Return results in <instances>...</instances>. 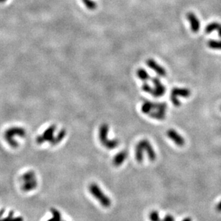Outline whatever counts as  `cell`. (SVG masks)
<instances>
[{
    "instance_id": "5bb4252c",
    "label": "cell",
    "mask_w": 221,
    "mask_h": 221,
    "mask_svg": "<svg viewBox=\"0 0 221 221\" xmlns=\"http://www.w3.org/2000/svg\"><path fill=\"white\" fill-rule=\"evenodd\" d=\"M220 26L221 24L218 23V22H211V23L208 24V25L206 26L205 32L207 34H210V33H213L214 31H218Z\"/></svg>"
},
{
    "instance_id": "4316f807",
    "label": "cell",
    "mask_w": 221,
    "mask_h": 221,
    "mask_svg": "<svg viewBox=\"0 0 221 221\" xmlns=\"http://www.w3.org/2000/svg\"><path fill=\"white\" fill-rule=\"evenodd\" d=\"M183 221H192V219L190 218H185L183 219Z\"/></svg>"
},
{
    "instance_id": "8fae6325",
    "label": "cell",
    "mask_w": 221,
    "mask_h": 221,
    "mask_svg": "<svg viewBox=\"0 0 221 221\" xmlns=\"http://www.w3.org/2000/svg\"><path fill=\"white\" fill-rule=\"evenodd\" d=\"M128 154L127 151H122L120 152L117 154L112 160L113 165L115 167H119L122 165L123 162L127 158Z\"/></svg>"
},
{
    "instance_id": "d4e9b609",
    "label": "cell",
    "mask_w": 221,
    "mask_h": 221,
    "mask_svg": "<svg viewBox=\"0 0 221 221\" xmlns=\"http://www.w3.org/2000/svg\"><path fill=\"white\" fill-rule=\"evenodd\" d=\"M215 208H216V210L218 211V212H221V200L219 202L218 205H216V207H215Z\"/></svg>"
},
{
    "instance_id": "30bf717a",
    "label": "cell",
    "mask_w": 221,
    "mask_h": 221,
    "mask_svg": "<svg viewBox=\"0 0 221 221\" xmlns=\"http://www.w3.org/2000/svg\"><path fill=\"white\" fill-rule=\"evenodd\" d=\"M191 95L190 89H185V88H174L172 89L170 95L178 98L179 96L183 98H188Z\"/></svg>"
},
{
    "instance_id": "3957f363",
    "label": "cell",
    "mask_w": 221,
    "mask_h": 221,
    "mask_svg": "<svg viewBox=\"0 0 221 221\" xmlns=\"http://www.w3.org/2000/svg\"><path fill=\"white\" fill-rule=\"evenodd\" d=\"M19 136V137H22V136L24 137L25 136V132L22 129L14 128L9 129L4 134V139L9 144V145L13 148L18 147L17 144H16L15 142L14 141V136Z\"/></svg>"
},
{
    "instance_id": "5b68a950",
    "label": "cell",
    "mask_w": 221,
    "mask_h": 221,
    "mask_svg": "<svg viewBox=\"0 0 221 221\" xmlns=\"http://www.w3.org/2000/svg\"><path fill=\"white\" fill-rule=\"evenodd\" d=\"M167 136L170 139H171L172 142L175 144L178 147H183L185 144V140L181 134L178 132H176L174 129H169L167 132Z\"/></svg>"
},
{
    "instance_id": "7a4b0ae2",
    "label": "cell",
    "mask_w": 221,
    "mask_h": 221,
    "mask_svg": "<svg viewBox=\"0 0 221 221\" xmlns=\"http://www.w3.org/2000/svg\"><path fill=\"white\" fill-rule=\"evenodd\" d=\"M167 104L165 103H153V108L148 114L150 117L157 120H163L166 115Z\"/></svg>"
},
{
    "instance_id": "6da1fadb",
    "label": "cell",
    "mask_w": 221,
    "mask_h": 221,
    "mask_svg": "<svg viewBox=\"0 0 221 221\" xmlns=\"http://www.w3.org/2000/svg\"><path fill=\"white\" fill-rule=\"evenodd\" d=\"M89 192L96 200H97L100 205L104 207H110L112 203L110 198L105 194V192L97 183L92 182L89 185Z\"/></svg>"
},
{
    "instance_id": "83f0119b",
    "label": "cell",
    "mask_w": 221,
    "mask_h": 221,
    "mask_svg": "<svg viewBox=\"0 0 221 221\" xmlns=\"http://www.w3.org/2000/svg\"><path fill=\"white\" fill-rule=\"evenodd\" d=\"M4 2H6V0H0V3Z\"/></svg>"
},
{
    "instance_id": "7c38bea8",
    "label": "cell",
    "mask_w": 221,
    "mask_h": 221,
    "mask_svg": "<svg viewBox=\"0 0 221 221\" xmlns=\"http://www.w3.org/2000/svg\"><path fill=\"white\" fill-rule=\"evenodd\" d=\"M37 179H31V180L24 182L23 185H22V190L24 192H30L35 190L37 187Z\"/></svg>"
},
{
    "instance_id": "2e32d148",
    "label": "cell",
    "mask_w": 221,
    "mask_h": 221,
    "mask_svg": "<svg viewBox=\"0 0 221 221\" xmlns=\"http://www.w3.org/2000/svg\"><path fill=\"white\" fill-rule=\"evenodd\" d=\"M152 108H153V102L149 101H145L142 106H141V110L145 114H149L151 112Z\"/></svg>"
},
{
    "instance_id": "ba28073f",
    "label": "cell",
    "mask_w": 221,
    "mask_h": 221,
    "mask_svg": "<svg viewBox=\"0 0 221 221\" xmlns=\"http://www.w3.org/2000/svg\"><path fill=\"white\" fill-rule=\"evenodd\" d=\"M140 142L141 145L142 146V147H143L144 151L148 154L149 160L151 161V162H154V161L156 160L157 155H156L155 151L154 150L153 146L151 145L150 142L147 139H142Z\"/></svg>"
},
{
    "instance_id": "52a82bcc",
    "label": "cell",
    "mask_w": 221,
    "mask_h": 221,
    "mask_svg": "<svg viewBox=\"0 0 221 221\" xmlns=\"http://www.w3.org/2000/svg\"><path fill=\"white\" fill-rule=\"evenodd\" d=\"M147 65L150 68H151L152 70L157 73L158 76L161 77H166L167 76V72L165 70V69L163 67L161 66L160 65H159L158 63L156 62L155 60L150 58L146 61Z\"/></svg>"
},
{
    "instance_id": "603a6c76",
    "label": "cell",
    "mask_w": 221,
    "mask_h": 221,
    "mask_svg": "<svg viewBox=\"0 0 221 221\" xmlns=\"http://www.w3.org/2000/svg\"><path fill=\"white\" fill-rule=\"evenodd\" d=\"M83 2H84L85 5H86L87 8L89 9H93L95 8V2H92V0H83Z\"/></svg>"
},
{
    "instance_id": "4fadbf2b",
    "label": "cell",
    "mask_w": 221,
    "mask_h": 221,
    "mask_svg": "<svg viewBox=\"0 0 221 221\" xmlns=\"http://www.w3.org/2000/svg\"><path fill=\"white\" fill-rule=\"evenodd\" d=\"M144 149L142 147V145H141L140 142H139L137 144L136 147H135V159L139 163H141L143 161L144 159Z\"/></svg>"
},
{
    "instance_id": "9c48e42d",
    "label": "cell",
    "mask_w": 221,
    "mask_h": 221,
    "mask_svg": "<svg viewBox=\"0 0 221 221\" xmlns=\"http://www.w3.org/2000/svg\"><path fill=\"white\" fill-rule=\"evenodd\" d=\"M187 19L190 22V28L193 33H198L200 29V22L196 14L193 12H188L187 14Z\"/></svg>"
},
{
    "instance_id": "ac0fdd59",
    "label": "cell",
    "mask_w": 221,
    "mask_h": 221,
    "mask_svg": "<svg viewBox=\"0 0 221 221\" xmlns=\"http://www.w3.org/2000/svg\"><path fill=\"white\" fill-rule=\"evenodd\" d=\"M52 217L47 221H62V215L58 210L56 208H52L50 210Z\"/></svg>"
},
{
    "instance_id": "1f68e13d",
    "label": "cell",
    "mask_w": 221,
    "mask_h": 221,
    "mask_svg": "<svg viewBox=\"0 0 221 221\" xmlns=\"http://www.w3.org/2000/svg\"><path fill=\"white\" fill-rule=\"evenodd\" d=\"M160 221H163V220H160Z\"/></svg>"
},
{
    "instance_id": "f1b7e54d",
    "label": "cell",
    "mask_w": 221,
    "mask_h": 221,
    "mask_svg": "<svg viewBox=\"0 0 221 221\" xmlns=\"http://www.w3.org/2000/svg\"><path fill=\"white\" fill-rule=\"evenodd\" d=\"M0 221H3V220H1V219H0Z\"/></svg>"
},
{
    "instance_id": "484cf974",
    "label": "cell",
    "mask_w": 221,
    "mask_h": 221,
    "mask_svg": "<svg viewBox=\"0 0 221 221\" xmlns=\"http://www.w3.org/2000/svg\"><path fill=\"white\" fill-rule=\"evenodd\" d=\"M218 36L220 37L221 38V26L220 27V28H219V30H218Z\"/></svg>"
},
{
    "instance_id": "7402d4cb",
    "label": "cell",
    "mask_w": 221,
    "mask_h": 221,
    "mask_svg": "<svg viewBox=\"0 0 221 221\" xmlns=\"http://www.w3.org/2000/svg\"><path fill=\"white\" fill-rule=\"evenodd\" d=\"M142 89L143 90V91H145V93H150V94H153V88H152L149 84L147 83L146 82H145L143 85L142 86Z\"/></svg>"
},
{
    "instance_id": "277c9868",
    "label": "cell",
    "mask_w": 221,
    "mask_h": 221,
    "mask_svg": "<svg viewBox=\"0 0 221 221\" xmlns=\"http://www.w3.org/2000/svg\"><path fill=\"white\" fill-rule=\"evenodd\" d=\"M107 134H108V127L105 126L100 131V139L101 143L105 146L106 148L109 149H112L116 148L118 146V141L117 139L109 140L107 139Z\"/></svg>"
},
{
    "instance_id": "d6986e66",
    "label": "cell",
    "mask_w": 221,
    "mask_h": 221,
    "mask_svg": "<svg viewBox=\"0 0 221 221\" xmlns=\"http://www.w3.org/2000/svg\"><path fill=\"white\" fill-rule=\"evenodd\" d=\"M208 46L211 49L221 50V40H210L208 42Z\"/></svg>"
},
{
    "instance_id": "9a60e30c",
    "label": "cell",
    "mask_w": 221,
    "mask_h": 221,
    "mask_svg": "<svg viewBox=\"0 0 221 221\" xmlns=\"http://www.w3.org/2000/svg\"><path fill=\"white\" fill-rule=\"evenodd\" d=\"M137 77H138L141 80H142V81L144 82L148 81V80L150 79V75L148 74V72L143 68H139L137 71Z\"/></svg>"
},
{
    "instance_id": "f546056e",
    "label": "cell",
    "mask_w": 221,
    "mask_h": 221,
    "mask_svg": "<svg viewBox=\"0 0 221 221\" xmlns=\"http://www.w3.org/2000/svg\"><path fill=\"white\" fill-rule=\"evenodd\" d=\"M62 221H65V220H62Z\"/></svg>"
},
{
    "instance_id": "4dcf8cb0",
    "label": "cell",
    "mask_w": 221,
    "mask_h": 221,
    "mask_svg": "<svg viewBox=\"0 0 221 221\" xmlns=\"http://www.w3.org/2000/svg\"><path fill=\"white\" fill-rule=\"evenodd\" d=\"M220 110H221V106H220Z\"/></svg>"
},
{
    "instance_id": "cb8c5ba5",
    "label": "cell",
    "mask_w": 221,
    "mask_h": 221,
    "mask_svg": "<svg viewBox=\"0 0 221 221\" xmlns=\"http://www.w3.org/2000/svg\"><path fill=\"white\" fill-rule=\"evenodd\" d=\"M163 221H175V218L171 215H167L164 217Z\"/></svg>"
},
{
    "instance_id": "ffe728a7",
    "label": "cell",
    "mask_w": 221,
    "mask_h": 221,
    "mask_svg": "<svg viewBox=\"0 0 221 221\" xmlns=\"http://www.w3.org/2000/svg\"><path fill=\"white\" fill-rule=\"evenodd\" d=\"M3 221H24L23 218L22 217H16L14 218V212L11 211L5 218L3 219Z\"/></svg>"
},
{
    "instance_id": "44dd1931",
    "label": "cell",
    "mask_w": 221,
    "mask_h": 221,
    "mask_svg": "<svg viewBox=\"0 0 221 221\" xmlns=\"http://www.w3.org/2000/svg\"><path fill=\"white\" fill-rule=\"evenodd\" d=\"M150 220L151 221H160V218L159 216V213L157 211L153 210L150 212L149 215Z\"/></svg>"
},
{
    "instance_id": "8992f818",
    "label": "cell",
    "mask_w": 221,
    "mask_h": 221,
    "mask_svg": "<svg viewBox=\"0 0 221 221\" xmlns=\"http://www.w3.org/2000/svg\"><path fill=\"white\" fill-rule=\"evenodd\" d=\"M152 82L155 87L153 88V93L152 95L154 97H160L165 94L166 89L157 77L152 78Z\"/></svg>"
},
{
    "instance_id": "e0dca14e",
    "label": "cell",
    "mask_w": 221,
    "mask_h": 221,
    "mask_svg": "<svg viewBox=\"0 0 221 221\" xmlns=\"http://www.w3.org/2000/svg\"><path fill=\"white\" fill-rule=\"evenodd\" d=\"M34 179H36V175H35V172L34 171H31V170L26 172L21 177V180L23 181V182H24L29 181Z\"/></svg>"
}]
</instances>
